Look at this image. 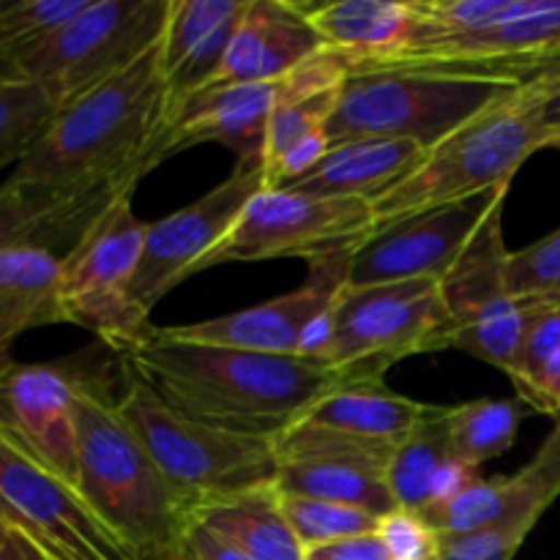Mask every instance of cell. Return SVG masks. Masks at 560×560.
I'll return each mask as SVG.
<instances>
[{"instance_id":"obj_4","label":"cell","mask_w":560,"mask_h":560,"mask_svg":"<svg viewBox=\"0 0 560 560\" xmlns=\"http://www.w3.org/2000/svg\"><path fill=\"white\" fill-rule=\"evenodd\" d=\"M550 137L534 93L506 88L495 102L435 142L394 189L372 200L377 228L512 184L517 170L550 145Z\"/></svg>"},{"instance_id":"obj_45","label":"cell","mask_w":560,"mask_h":560,"mask_svg":"<svg viewBox=\"0 0 560 560\" xmlns=\"http://www.w3.org/2000/svg\"><path fill=\"white\" fill-rule=\"evenodd\" d=\"M5 534H9V525H5V520H3V517H0V545H3Z\"/></svg>"},{"instance_id":"obj_8","label":"cell","mask_w":560,"mask_h":560,"mask_svg":"<svg viewBox=\"0 0 560 560\" xmlns=\"http://www.w3.org/2000/svg\"><path fill=\"white\" fill-rule=\"evenodd\" d=\"M145 233L148 222L137 217L131 195H126L60 257V323L91 331L118 359L153 331L151 317L131 299Z\"/></svg>"},{"instance_id":"obj_26","label":"cell","mask_w":560,"mask_h":560,"mask_svg":"<svg viewBox=\"0 0 560 560\" xmlns=\"http://www.w3.org/2000/svg\"><path fill=\"white\" fill-rule=\"evenodd\" d=\"M528 405L512 399H474L448 408V446L452 457L479 470L490 459L501 457L517 441Z\"/></svg>"},{"instance_id":"obj_13","label":"cell","mask_w":560,"mask_h":560,"mask_svg":"<svg viewBox=\"0 0 560 560\" xmlns=\"http://www.w3.org/2000/svg\"><path fill=\"white\" fill-rule=\"evenodd\" d=\"M262 189H268L262 164H235L217 189L148 224L140 266L131 279L137 310L151 317L170 290L195 277L200 262L228 238L252 197Z\"/></svg>"},{"instance_id":"obj_40","label":"cell","mask_w":560,"mask_h":560,"mask_svg":"<svg viewBox=\"0 0 560 560\" xmlns=\"http://www.w3.org/2000/svg\"><path fill=\"white\" fill-rule=\"evenodd\" d=\"M334 345V304L317 312L310 323L304 326L299 339V359L306 361H320L326 364V355Z\"/></svg>"},{"instance_id":"obj_22","label":"cell","mask_w":560,"mask_h":560,"mask_svg":"<svg viewBox=\"0 0 560 560\" xmlns=\"http://www.w3.org/2000/svg\"><path fill=\"white\" fill-rule=\"evenodd\" d=\"M438 408L441 405L402 397L383 381H364L339 383L306 410L304 419L348 435L397 446L430 416H435Z\"/></svg>"},{"instance_id":"obj_6","label":"cell","mask_w":560,"mask_h":560,"mask_svg":"<svg viewBox=\"0 0 560 560\" xmlns=\"http://www.w3.org/2000/svg\"><path fill=\"white\" fill-rule=\"evenodd\" d=\"M509 85L430 71H353L328 118L331 145L355 140H408L430 151L457 126L495 102Z\"/></svg>"},{"instance_id":"obj_25","label":"cell","mask_w":560,"mask_h":560,"mask_svg":"<svg viewBox=\"0 0 560 560\" xmlns=\"http://www.w3.org/2000/svg\"><path fill=\"white\" fill-rule=\"evenodd\" d=\"M509 189L495 197L492 208L476 233L470 235L468 246L457 257L446 277L441 279V293L454 320V331L481 312L492 310L509 299L506 290V260L509 249L503 244V208H506Z\"/></svg>"},{"instance_id":"obj_31","label":"cell","mask_w":560,"mask_h":560,"mask_svg":"<svg viewBox=\"0 0 560 560\" xmlns=\"http://www.w3.org/2000/svg\"><path fill=\"white\" fill-rule=\"evenodd\" d=\"M506 503L509 476H498V479H479L476 476L457 498L421 514L430 520L441 539H457V536L476 534V530H487L501 523L503 514H506Z\"/></svg>"},{"instance_id":"obj_1","label":"cell","mask_w":560,"mask_h":560,"mask_svg":"<svg viewBox=\"0 0 560 560\" xmlns=\"http://www.w3.org/2000/svg\"><path fill=\"white\" fill-rule=\"evenodd\" d=\"M170 113L162 42L129 69L118 71L60 107L44 140L11 170L58 222L66 246L126 195L156 164V140Z\"/></svg>"},{"instance_id":"obj_21","label":"cell","mask_w":560,"mask_h":560,"mask_svg":"<svg viewBox=\"0 0 560 560\" xmlns=\"http://www.w3.org/2000/svg\"><path fill=\"white\" fill-rule=\"evenodd\" d=\"M427 148L408 140H355L328 148L317 167L282 189L315 197L377 200L424 159Z\"/></svg>"},{"instance_id":"obj_36","label":"cell","mask_w":560,"mask_h":560,"mask_svg":"<svg viewBox=\"0 0 560 560\" xmlns=\"http://www.w3.org/2000/svg\"><path fill=\"white\" fill-rule=\"evenodd\" d=\"M560 348V304H547L545 310L536 315L534 326L528 328V337H525L523 350H520L517 370L509 381L517 388V397H523L530 386H534L536 377L541 375L547 361L556 355Z\"/></svg>"},{"instance_id":"obj_32","label":"cell","mask_w":560,"mask_h":560,"mask_svg":"<svg viewBox=\"0 0 560 560\" xmlns=\"http://www.w3.org/2000/svg\"><path fill=\"white\" fill-rule=\"evenodd\" d=\"M55 244H66V241L52 213L25 186L14 184L11 178L0 184V249L42 246V249L55 252ZM66 252H69V246H66Z\"/></svg>"},{"instance_id":"obj_2","label":"cell","mask_w":560,"mask_h":560,"mask_svg":"<svg viewBox=\"0 0 560 560\" xmlns=\"http://www.w3.org/2000/svg\"><path fill=\"white\" fill-rule=\"evenodd\" d=\"M120 366L178 413L260 438H277L345 383L320 361L180 342L156 326Z\"/></svg>"},{"instance_id":"obj_23","label":"cell","mask_w":560,"mask_h":560,"mask_svg":"<svg viewBox=\"0 0 560 560\" xmlns=\"http://www.w3.org/2000/svg\"><path fill=\"white\" fill-rule=\"evenodd\" d=\"M60 257L42 246L0 249V366L31 328L60 323Z\"/></svg>"},{"instance_id":"obj_30","label":"cell","mask_w":560,"mask_h":560,"mask_svg":"<svg viewBox=\"0 0 560 560\" xmlns=\"http://www.w3.org/2000/svg\"><path fill=\"white\" fill-rule=\"evenodd\" d=\"M282 512L288 517L290 528L299 536V541L306 547L328 545V541L350 539V536L377 534L381 517L372 512H364L359 506L337 501H317V498L288 495L279 490Z\"/></svg>"},{"instance_id":"obj_46","label":"cell","mask_w":560,"mask_h":560,"mask_svg":"<svg viewBox=\"0 0 560 560\" xmlns=\"http://www.w3.org/2000/svg\"><path fill=\"white\" fill-rule=\"evenodd\" d=\"M547 148H558V151H560V131H558V135H552L550 145H547Z\"/></svg>"},{"instance_id":"obj_14","label":"cell","mask_w":560,"mask_h":560,"mask_svg":"<svg viewBox=\"0 0 560 560\" xmlns=\"http://www.w3.org/2000/svg\"><path fill=\"white\" fill-rule=\"evenodd\" d=\"M91 375V366L74 359L0 366V435L74 490L80 476L77 399Z\"/></svg>"},{"instance_id":"obj_41","label":"cell","mask_w":560,"mask_h":560,"mask_svg":"<svg viewBox=\"0 0 560 560\" xmlns=\"http://www.w3.org/2000/svg\"><path fill=\"white\" fill-rule=\"evenodd\" d=\"M186 550H189L197 560H255L200 523L189 525V534H186Z\"/></svg>"},{"instance_id":"obj_7","label":"cell","mask_w":560,"mask_h":560,"mask_svg":"<svg viewBox=\"0 0 560 560\" xmlns=\"http://www.w3.org/2000/svg\"><path fill=\"white\" fill-rule=\"evenodd\" d=\"M454 320L441 279L348 288L334 301V345L326 364L345 383L383 381L388 366L421 353L452 350Z\"/></svg>"},{"instance_id":"obj_29","label":"cell","mask_w":560,"mask_h":560,"mask_svg":"<svg viewBox=\"0 0 560 560\" xmlns=\"http://www.w3.org/2000/svg\"><path fill=\"white\" fill-rule=\"evenodd\" d=\"M60 107L36 82H0V173L16 164L44 140Z\"/></svg>"},{"instance_id":"obj_9","label":"cell","mask_w":560,"mask_h":560,"mask_svg":"<svg viewBox=\"0 0 560 560\" xmlns=\"http://www.w3.org/2000/svg\"><path fill=\"white\" fill-rule=\"evenodd\" d=\"M173 0H91L42 42L20 49V80L36 82L58 107L129 69L164 36Z\"/></svg>"},{"instance_id":"obj_39","label":"cell","mask_w":560,"mask_h":560,"mask_svg":"<svg viewBox=\"0 0 560 560\" xmlns=\"http://www.w3.org/2000/svg\"><path fill=\"white\" fill-rule=\"evenodd\" d=\"M525 405L536 413L552 416V419H560V348L556 350L550 361L545 364L541 375L536 377L534 386L523 394Z\"/></svg>"},{"instance_id":"obj_28","label":"cell","mask_w":560,"mask_h":560,"mask_svg":"<svg viewBox=\"0 0 560 560\" xmlns=\"http://www.w3.org/2000/svg\"><path fill=\"white\" fill-rule=\"evenodd\" d=\"M550 301H530L509 295L498 306L481 312L479 317L459 326L454 331L452 350L481 359L485 364L495 366V370L506 372L512 377L514 370H517L520 350H523L525 337H528V328L534 326L536 315Z\"/></svg>"},{"instance_id":"obj_20","label":"cell","mask_w":560,"mask_h":560,"mask_svg":"<svg viewBox=\"0 0 560 560\" xmlns=\"http://www.w3.org/2000/svg\"><path fill=\"white\" fill-rule=\"evenodd\" d=\"M299 5L323 47L348 58L350 74L399 58L419 27L413 0H334Z\"/></svg>"},{"instance_id":"obj_15","label":"cell","mask_w":560,"mask_h":560,"mask_svg":"<svg viewBox=\"0 0 560 560\" xmlns=\"http://www.w3.org/2000/svg\"><path fill=\"white\" fill-rule=\"evenodd\" d=\"M503 189H512V184L377 228V233L350 255L348 288L424 277L443 279Z\"/></svg>"},{"instance_id":"obj_35","label":"cell","mask_w":560,"mask_h":560,"mask_svg":"<svg viewBox=\"0 0 560 560\" xmlns=\"http://www.w3.org/2000/svg\"><path fill=\"white\" fill-rule=\"evenodd\" d=\"M377 536L392 560H438L443 539L430 520L413 509H392L377 523Z\"/></svg>"},{"instance_id":"obj_16","label":"cell","mask_w":560,"mask_h":560,"mask_svg":"<svg viewBox=\"0 0 560 560\" xmlns=\"http://www.w3.org/2000/svg\"><path fill=\"white\" fill-rule=\"evenodd\" d=\"M353 255V252H350ZM350 255H331L310 260L304 284L290 293L268 299L262 304L189 323V326H164L162 334L180 342L213 345V348L246 350L266 355H295L306 323L331 306L348 284Z\"/></svg>"},{"instance_id":"obj_42","label":"cell","mask_w":560,"mask_h":560,"mask_svg":"<svg viewBox=\"0 0 560 560\" xmlns=\"http://www.w3.org/2000/svg\"><path fill=\"white\" fill-rule=\"evenodd\" d=\"M476 479V470L468 468V465H463L459 459L448 457L446 463H443V468L438 470L435 481H432V492H430V503L424 506L427 509H435V506H443V503H448L452 498H457L459 492L465 490V487L470 485V481Z\"/></svg>"},{"instance_id":"obj_5","label":"cell","mask_w":560,"mask_h":560,"mask_svg":"<svg viewBox=\"0 0 560 560\" xmlns=\"http://www.w3.org/2000/svg\"><path fill=\"white\" fill-rule=\"evenodd\" d=\"M118 410L170 485L191 503L277 485L273 438L222 430L164 405L126 372Z\"/></svg>"},{"instance_id":"obj_10","label":"cell","mask_w":560,"mask_h":560,"mask_svg":"<svg viewBox=\"0 0 560 560\" xmlns=\"http://www.w3.org/2000/svg\"><path fill=\"white\" fill-rule=\"evenodd\" d=\"M377 233L370 200L315 197L293 189L257 191L228 238L200 262L197 273L224 262H257L277 257L350 255Z\"/></svg>"},{"instance_id":"obj_12","label":"cell","mask_w":560,"mask_h":560,"mask_svg":"<svg viewBox=\"0 0 560 560\" xmlns=\"http://www.w3.org/2000/svg\"><path fill=\"white\" fill-rule=\"evenodd\" d=\"M273 454L277 487L288 495L348 503L377 517L397 509L386 485L392 443L366 441L299 419L273 438Z\"/></svg>"},{"instance_id":"obj_3","label":"cell","mask_w":560,"mask_h":560,"mask_svg":"<svg viewBox=\"0 0 560 560\" xmlns=\"http://www.w3.org/2000/svg\"><path fill=\"white\" fill-rule=\"evenodd\" d=\"M77 490L140 560H175L186 550L195 503L159 470L93 372L77 399Z\"/></svg>"},{"instance_id":"obj_37","label":"cell","mask_w":560,"mask_h":560,"mask_svg":"<svg viewBox=\"0 0 560 560\" xmlns=\"http://www.w3.org/2000/svg\"><path fill=\"white\" fill-rule=\"evenodd\" d=\"M523 545L525 536H520L517 530L506 525H492V528L457 536V539H443L438 560H514Z\"/></svg>"},{"instance_id":"obj_38","label":"cell","mask_w":560,"mask_h":560,"mask_svg":"<svg viewBox=\"0 0 560 560\" xmlns=\"http://www.w3.org/2000/svg\"><path fill=\"white\" fill-rule=\"evenodd\" d=\"M304 560H392L381 536L364 534L350 536V539L328 541V545L306 547Z\"/></svg>"},{"instance_id":"obj_19","label":"cell","mask_w":560,"mask_h":560,"mask_svg":"<svg viewBox=\"0 0 560 560\" xmlns=\"http://www.w3.org/2000/svg\"><path fill=\"white\" fill-rule=\"evenodd\" d=\"M249 0H173L162 36L170 104L213 82Z\"/></svg>"},{"instance_id":"obj_18","label":"cell","mask_w":560,"mask_h":560,"mask_svg":"<svg viewBox=\"0 0 560 560\" xmlns=\"http://www.w3.org/2000/svg\"><path fill=\"white\" fill-rule=\"evenodd\" d=\"M320 49V36L299 3L249 0L211 85L277 82Z\"/></svg>"},{"instance_id":"obj_44","label":"cell","mask_w":560,"mask_h":560,"mask_svg":"<svg viewBox=\"0 0 560 560\" xmlns=\"http://www.w3.org/2000/svg\"><path fill=\"white\" fill-rule=\"evenodd\" d=\"M0 82H20V74H16L14 55L5 47L3 38H0Z\"/></svg>"},{"instance_id":"obj_43","label":"cell","mask_w":560,"mask_h":560,"mask_svg":"<svg viewBox=\"0 0 560 560\" xmlns=\"http://www.w3.org/2000/svg\"><path fill=\"white\" fill-rule=\"evenodd\" d=\"M0 560H52L47 552L38 550L22 530L9 528L3 545H0Z\"/></svg>"},{"instance_id":"obj_11","label":"cell","mask_w":560,"mask_h":560,"mask_svg":"<svg viewBox=\"0 0 560 560\" xmlns=\"http://www.w3.org/2000/svg\"><path fill=\"white\" fill-rule=\"evenodd\" d=\"M0 517L52 560H140L85 498L0 435Z\"/></svg>"},{"instance_id":"obj_34","label":"cell","mask_w":560,"mask_h":560,"mask_svg":"<svg viewBox=\"0 0 560 560\" xmlns=\"http://www.w3.org/2000/svg\"><path fill=\"white\" fill-rule=\"evenodd\" d=\"M506 290L514 299L560 304V230L520 252H509Z\"/></svg>"},{"instance_id":"obj_27","label":"cell","mask_w":560,"mask_h":560,"mask_svg":"<svg viewBox=\"0 0 560 560\" xmlns=\"http://www.w3.org/2000/svg\"><path fill=\"white\" fill-rule=\"evenodd\" d=\"M448 457H452L448 408L441 405L435 416H430L419 430H413L405 441L394 446L392 463L386 470V485L397 509L424 512V506L430 503L432 481Z\"/></svg>"},{"instance_id":"obj_24","label":"cell","mask_w":560,"mask_h":560,"mask_svg":"<svg viewBox=\"0 0 560 560\" xmlns=\"http://www.w3.org/2000/svg\"><path fill=\"white\" fill-rule=\"evenodd\" d=\"M191 523L206 525L255 560H304L306 550L284 517L277 485L197 503Z\"/></svg>"},{"instance_id":"obj_33","label":"cell","mask_w":560,"mask_h":560,"mask_svg":"<svg viewBox=\"0 0 560 560\" xmlns=\"http://www.w3.org/2000/svg\"><path fill=\"white\" fill-rule=\"evenodd\" d=\"M91 0H0V38L11 55L74 20Z\"/></svg>"},{"instance_id":"obj_17","label":"cell","mask_w":560,"mask_h":560,"mask_svg":"<svg viewBox=\"0 0 560 560\" xmlns=\"http://www.w3.org/2000/svg\"><path fill=\"white\" fill-rule=\"evenodd\" d=\"M277 82H233L191 93L170 104L156 140V164L186 148L219 142L238 156V164H262L266 131L277 107Z\"/></svg>"},{"instance_id":"obj_47","label":"cell","mask_w":560,"mask_h":560,"mask_svg":"<svg viewBox=\"0 0 560 560\" xmlns=\"http://www.w3.org/2000/svg\"><path fill=\"white\" fill-rule=\"evenodd\" d=\"M175 560H197L195 556H191V552L189 550H184V552H180V556L178 558H175Z\"/></svg>"}]
</instances>
